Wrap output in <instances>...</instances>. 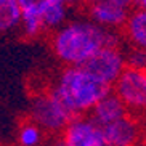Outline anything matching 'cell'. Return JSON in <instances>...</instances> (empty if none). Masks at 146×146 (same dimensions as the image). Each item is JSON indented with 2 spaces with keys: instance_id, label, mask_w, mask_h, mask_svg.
Masks as SVG:
<instances>
[{
  "instance_id": "obj_1",
  "label": "cell",
  "mask_w": 146,
  "mask_h": 146,
  "mask_svg": "<svg viewBox=\"0 0 146 146\" xmlns=\"http://www.w3.org/2000/svg\"><path fill=\"white\" fill-rule=\"evenodd\" d=\"M122 42L117 31L104 29L88 18L68 19L50 34V48L63 66H85L100 50Z\"/></svg>"
},
{
  "instance_id": "obj_2",
  "label": "cell",
  "mask_w": 146,
  "mask_h": 146,
  "mask_svg": "<svg viewBox=\"0 0 146 146\" xmlns=\"http://www.w3.org/2000/svg\"><path fill=\"white\" fill-rule=\"evenodd\" d=\"M50 90L66 104L72 116H87L112 92V87L98 79L85 66H64L55 77Z\"/></svg>"
},
{
  "instance_id": "obj_3",
  "label": "cell",
  "mask_w": 146,
  "mask_h": 146,
  "mask_svg": "<svg viewBox=\"0 0 146 146\" xmlns=\"http://www.w3.org/2000/svg\"><path fill=\"white\" fill-rule=\"evenodd\" d=\"M27 119L39 125L47 135H61L72 119V112L50 88L35 93L31 98Z\"/></svg>"
},
{
  "instance_id": "obj_4",
  "label": "cell",
  "mask_w": 146,
  "mask_h": 146,
  "mask_svg": "<svg viewBox=\"0 0 146 146\" xmlns=\"http://www.w3.org/2000/svg\"><path fill=\"white\" fill-rule=\"evenodd\" d=\"M112 92L125 104L130 114H146V69L125 68L114 82Z\"/></svg>"
},
{
  "instance_id": "obj_5",
  "label": "cell",
  "mask_w": 146,
  "mask_h": 146,
  "mask_svg": "<svg viewBox=\"0 0 146 146\" xmlns=\"http://www.w3.org/2000/svg\"><path fill=\"white\" fill-rule=\"evenodd\" d=\"M58 146H109L103 127L93 120L90 114L76 116L61 132Z\"/></svg>"
},
{
  "instance_id": "obj_6",
  "label": "cell",
  "mask_w": 146,
  "mask_h": 146,
  "mask_svg": "<svg viewBox=\"0 0 146 146\" xmlns=\"http://www.w3.org/2000/svg\"><path fill=\"white\" fill-rule=\"evenodd\" d=\"M85 68L93 72L98 79L106 82L108 85H114V82L119 79V76L127 68L125 63V50L122 45L106 47L100 50L96 55L85 64Z\"/></svg>"
},
{
  "instance_id": "obj_7",
  "label": "cell",
  "mask_w": 146,
  "mask_h": 146,
  "mask_svg": "<svg viewBox=\"0 0 146 146\" xmlns=\"http://www.w3.org/2000/svg\"><path fill=\"white\" fill-rule=\"evenodd\" d=\"M103 132L109 146H141L143 143L141 119L130 112L104 125Z\"/></svg>"
},
{
  "instance_id": "obj_8",
  "label": "cell",
  "mask_w": 146,
  "mask_h": 146,
  "mask_svg": "<svg viewBox=\"0 0 146 146\" xmlns=\"http://www.w3.org/2000/svg\"><path fill=\"white\" fill-rule=\"evenodd\" d=\"M85 10L87 18L98 26L119 32L132 8H127L112 0H90L85 5Z\"/></svg>"
},
{
  "instance_id": "obj_9",
  "label": "cell",
  "mask_w": 146,
  "mask_h": 146,
  "mask_svg": "<svg viewBox=\"0 0 146 146\" xmlns=\"http://www.w3.org/2000/svg\"><path fill=\"white\" fill-rule=\"evenodd\" d=\"M21 7V26L19 31L27 39H35L45 32L42 18L43 13L56 0H18Z\"/></svg>"
},
{
  "instance_id": "obj_10",
  "label": "cell",
  "mask_w": 146,
  "mask_h": 146,
  "mask_svg": "<svg viewBox=\"0 0 146 146\" xmlns=\"http://www.w3.org/2000/svg\"><path fill=\"white\" fill-rule=\"evenodd\" d=\"M120 35L127 47L146 48V10L133 7L120 29Z\"/></svg>"
},
{
  "instance_id": "obj_11",
  "label": "cell",
  "mask_w": 146,
  "mask_h": 146,
  "mask_svg": "<svg viewBox=\"0 0 146 146\" xmlns=\"http://www.w3.org/2000/svg\"><path fill=\"white\" fill-rule=\"evenodd\" d=\"M125 114H129L125 104L117 98V95L114 92L108 93L96 106L93 108V111L90 112V116L93 117V120L98 125L104 127V125L116 122L117 119L124 117Z\"/></svg>"
},
{
  "instance_id": "obj_12",
  "label": "cell",
  "mask_w": 146,
  "mask_h": 146,
  "mask_svg": "<svg viewBox=\"0 0 146 146\" xmlns=\"http://www.w3.org/2000/svg\"><path fill=\"white\" fill-rule=\"evenodd\" d=\"M21 26V7L18 0H0V34L18 31Z\"/></svg>"
},
{
  "instance_id": "obj_13",
  "label": "cell",
  "mask_w": 146,
  "mask_h": 146,
  "mask_svg": "<svg viewBox=\"0 0 146 146\" xmlns=\"http://www.w3.org/2000/svg\"><path fill=\"white\" fill-rule=\"evenodd\" d=\"M47 133L31 119L19 124L16 133L18 146H43V138Z\"/></svg>"
},
{
  "instance_id": "obj_14",
  "label": "cell",
  "mask_w": 146,
  "mask_h": 146,
  "mask_svg": "<svg viewBox=\"0 0 146 146\" xmlns=\"http://www.w3.org/2000/svg\"><path fill=\"white\" fill-rule=\"evenodd\" d=\"M125 63H127V68L146 69V48L127 47V50H125Z\"/></svg>"
},
{
  "instance_id": "obj_15",
  "label": "cell",
  "mask_w": 146,
  "mask_h": 146,
  "mask_svg": "<svg viewBox=\"0 0 146 146\" xmlns=\"http://www.w3.org/2000/svg\"><path fill=\"white\" fill-rule=\"evenodd\" d=\"M69 7H85L90 0H64Z\"/></svg>"
},
{
  "instance_id": "obj_16",
  "label": "cell",
  "mask_w": 146,
  "mask_h": 146,
  "mask_svg": "<svg viewBox=\"0 0 146 146\" xmlns=\"http://www.w3.org/2000/svg\"><path fill=\"white\" fill-rule=\"evenodd\" d=\"M141 132H143V143L141 146H146V114L141 119Z\"/></svg>"
},
{
  "instance_id": "obj_17",
  "label": "cell",
  "mask_w": 146,
  "mask_h": 146,
  "mask_svg": "<svg viewBox=\"0 0 146 146\" xmlns=\"http://www.w3.org/2000/svg\"><path fill=\"white\" fill-rule=\"evenodd\" d=\"M112 2H116V3H119V5H124L127 8H132L133 7V0H112Z\"/></svg>"
},
{
  "instance_id": "obj_18",
  "label": "cell",
  "mask_w": 146,
  "mask_h": 146,
  "mask_svg": "<svg viewBox=\"0 0 146 146\" xmlns=\"http://www.w3.org/2000/svg\"><path fill=\"white\" fill-rule=\"evenodd\" d=\"M133 7L146 10V0H133Z\"/></svg>"
},
{
  "instance_id": "obj_19",
  "label": "cell",
  "mask_w": 146,
  "mask_h": 146,
  "mask_svg": "<svg viewBox=\"0 0 146 146\" xmlns=\"http://www.w3.org/2000/svg\"><path fill=\"white\" fill-rule=\"evenodd\" d=\"M43 146H58V143H52V145H43Z\"/></svg>"
}]
</instances>
